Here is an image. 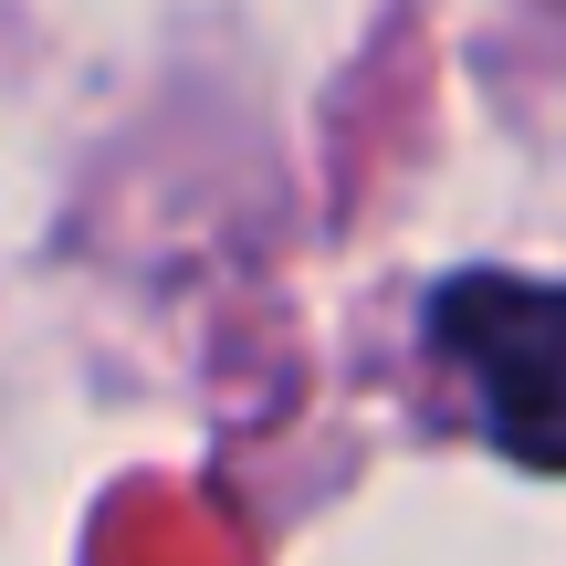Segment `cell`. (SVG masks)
I'll use <instances>...</instances> for the list:
<instances>
[{
	"label": "cell",
	"instance_id": "6da1fadb",
	"mask_svg": "<svg viewBox=\"0 0 566 566\" xmlns=\"http://www.w3.org/2000/svg\"><path fill=\"white\" fill-rule=\"evenodd\" d=\"M420 346L472 409L483 451L514 472L566 483V283L556 273H504L462 263L420 294Z\"/></svg>",
	"mask_w": 566,
	"mask_h": 566
}]
</instances>
